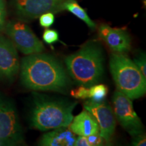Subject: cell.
I'll list each match as a JSON object with an SVG mask.
<instances>
[{
    "label": "cell",
    "instance_id": "7",
    "mask_svg": "<svg viewBox=\"0 0 146 146\" xmlns=\"http://www.w3.org/2000/svg\"><path fill=\"white\" fill-rule=\"evenodd\" d=\"M112 102L115 117L131 136L143 132V124L133 108L132 100L116 91L113 96Z\"/></svg>",
    "mask_w": 146,
    "mask_h": 146
},
{
    "label": "cell",
    "instance_id": "20",
    "mask_svg": "<svg viewBox=\"0 0 146 146\" xmlns=\"http://www.w3.org/2000/svg\"><path fill=\"white\" fill-rule=\"evenodd\" d=\"M87 139L89 146H99L103 145L104 139L102 137L100 133L87 136Z\"/></svg>",
    "mask_w": 146,
    "mask_h": 146
},
{
    "label": "cell",
    "instance_id": "8",
    "mask_svg": "<svg viewBox=\"0 0 146 146\" xmlns=\"http://www.w3.org/2000/svg\"><path fill=\"white\" fill-rule=\"evenodd\" d=\"M66 0H12L16 14L24 19L39 18L47 12L58 13L64 10Z\"/></svg>",
    "mask_w": 146,
    "mask_h": 146
},
{
    "label": "cell",
    "instance_id": "1",
    "mask_svg": "<svg viewBox=\"0 0 146 146\" xmlns=\"http://www.w3.org/2000/svg\"><path fill=\"white\" fill-rule=\"evenodd\" d=\"M20 70L22 84L32 90L62 93L70 85L63 65L56 58L42 52L23 58Z\"/></svg>",
    "mask_w": 146,
    "mask_h": 146
},
{
    "label": "cell",
    "instance_id": "13",
    "mask_svg": "<svg viewBox=\"0 0 146 146\" xmlns=\"http://www.w3.org/2000/svg\"><path fill=\"white\" fill-rule=\"evenodd\" d=\"M76 135L68 127L52 129L41 137L39 145L43 146H72L74 145Z\"/></svg>",
    "mask_w": 146,
    "mask_h": 146
},
{
    "label": "cell",
    "instance_id": "23",
    "mask_svg": "<svg viewBox=\"0 0 146 146\" xmlns=\"http://www.w3.org/2000/svg\"><path fill=\"white\" fill-rule=\"evenodd\" d=\"M75 146H89L88 142H87L86 136H78L76 137L75 142H74Z\"/></svg>",
    "mask_w": 146,
    "mask_h": 146
},
{
    "label": "cell",
    "instance_id": "2",
    "mask_svg": "<svg viewBox=\"0 0 146 146\" xmlns=\"http://www.w3.org/2000/svg\"><path fill=\"white\" fill-rule=\"evenodd\" d=\"M68 74L78 85H96L104 74L103 51L99 43L89 42L65 59Z\"/></svg>",
    "mask_w": 146,
    "mask_h": 146
},
{
    "label": "cell",
    "instance_id": "15",
    "mask_svg": "<svg viewBox=\"0 0 146 146\" xmlns=\"http://www.w3.org/2000/svg\"><path fill=\"white\" fill-rule=\"evenodd\" d=\"M89 98L91 101L94 102H102L106 98L108 87L103 84L94 85L89 87Z\"/></svg>",
    "mask_w": 146,
    "mask_h": 146
},
{
    "label": "cell",
    "instance_id": "18",
    "mask_svg": "<svg viewBox=\"0 0 146 146\" xmlns=\"http://www.w3.org/2000/svg\"><path fill=\"white\" fill-rule=\"evenodd\" d=\"M71 95L76 99L86 100L89 98V87L82 86L78 87V89H74L71 91Z\"/></svg>",
    "mask_w": 146,
    "mask_h": 146
},
{
    "label": "cell",
    "instance_id": "11",
    "mask_svg": "<svg viewBox=\"0 0 146 146\" xmlns=\"http://www.w3.org/2000/svg\"><path fill=\"white\" fill-rule=\"evenodd\" d=\"M98 35L114 53L125 54L131 50V39L123 29L112 28L103 24L98 29Z\"/></svg>",
    "mask_w": 146,
    "mask_h": 146
},
{
    "label": "cell",
    "instance_id": "21",
    "mask_svg": "<svg viewBox=\"0 0 146 146\" xmlns=\"http://www.w3.org/2000/svg\"><path fill=\"white\" fill-rule=\"evenodd\" d=\"M6 10L4 0H0V33L3 30L5 26Z\"/></svg>",
    "mask_w": 146,
    "mask_h": 146
},
{
    "label": "cell",
    "instance_id": "4",
    "mask_svg": "<svg viewBox=\"0 0 146 146\" xmlns=\"http://www.w3.org/2000/svg\"><path fill=\"white\" fill-rule=\"evenodd\" d=\"M110 69L118 91L131 100L141 98L146 91V78L134 62L123 54L110 56Z\"/></svg>",
    "mask_w": 146,
    "mask_h": 146
},
{
    "label": "cell",
    "instance_id": "14",
    "mask_svg": "<svg viewBox=\"0 0 146 146\" xmlns=\"http://www.w3.org/2000/svg\"><path fill=\"white\" fill-rule=\"evenodd\" d=\"M64 9L69 11L80 20L85 22L89 28L91 29H96V23L89 18L86 11L76 2V0H66L64 3Z\"/></svg>",
    "mask_w": 146,
    "mask_h": 146
},
{
    "label": "cell",
    "instance_id": "5",
    "mask_svg": "<svg viewBox=\"0 0 146 146\" xmlns=\"http://www.w3.org/2000/svg\"><path fill=\"white\" fill-rule=\"evenodd\" d=\"M23 141V130L15 106L11 100L0 97V145H15Z\"/></svg>",
    "mask_w": 146,
    "mask_h": 146
},
{
    "label": "cell",
    "instance_id": "9",
    "mask_svg": "<svg viewBox=\"0 0 146 146\" xmlns=\"http://www.w3.org/2000/svg\"><path fill=\"white\" fill-rule=\"evenodd\" d=\"M84 108L96 118L102 137L110 143L116 127V117L112 108L104 102H94L91 100L86 102Z\"/></svg>",
    "mask_w": 146,
    "mask_h": 146
},
{
    "label": "cell",
    "instance_id": "17",
    "mask_svg": "<svg viewBox=\"0 0 146 146\" xmlns=\"http://www.w3.org/2000/svg\"><path fill=\"white\" fill-rule=\"evenodd\" d=\"M133 62L141 72L143 77L146 78V58L145 53H141L138 56H137Z\"/></svg>",
    "mask_w": 146,
    "mask_h": 146
},
{
    "label": "cell",
    "instance_id": "12",
    "mask_svg": "<svg viewBox=\"0 0 146 146\" xmlns=\"http://www.w3.org/2000/svg\"><path fill=\"white\" fill-rule=\"evenodd\" d=\"M70 130L78 136H89L99 133V125L96 118L87 110L73 118L68 126Z\"/></svg>",
    "mask_w": 146,
    "mask_h": 146
},
{
    "label": "cell",
    "instance_id": "22",
    "mask_svg": "<svg viewBox=\"0 0 146 146\" xmlns=\"http://www.w3.org/2000/svg\"><path fill=\"white\" fill-rule=\"evenodd\" d=\"M132 144L135 146H145L146 145V137L145 134L142 132L132 137Z\"/></svg>",
    "mask_w": 146,
    "mask_h": 146
},
{
    "label": "cell",
    "instance_id": "6",
    "mask_svg": "<svg viewBox=\"0 0 146 146\" xmlns=\"http://www.w3.org/2000/svg\"><path fill=\"white\" fill-rule=\"evenodd\" d=\"M5 32L17 50L26 56L41 53L44 50L43 43L23 22H9L5 27Z\"/></svg>",
    "mask_w": 146,
    "mask_h": 146
},
{
    "label": "cell",
    "instance_id": "10",
    "mask_svg": "<svg viewBox=\"0 0 146 146\" xmlns=\"http://www.w3.org/2000/svg\"><path fill=\"white\" fill-rule=\"evenodd\" d=\"M18 50L8 37L0 35V78L12 81L20 70Z\"/></svg>",
    "mask_w": 146,
    "mask_h": 146
},
{
    "label": "cell",
    "instance_id": "3",
    "mask_svg": "<svg viewBox=\"0 0 146 146\" xmlns=\"http://www.w3.org/2000/svg\"><path fill=\"white\" fill-rule=\"evenodd\" d=\"M31 115L32 127L46 131L68 127L73 119V110L77 102L54 100L36 94Z\"/></svg>",
    "mask_w": 146,
    "mask_h": 146
},
{
    "label": "cell",
    "instance_id": "19",
    "mask_svg": "<svg viewBox=\"0 0 146 146\" xmlns=\"http://www.w3.org/2000/svg\"><path fill=\"white\" fill-rule=\"evenodd\" d=\"M39 23L41 27L44 28H48L52 26L55 21L54 13L47 12L39 16Z\"/></svg>",
    "mask_w": 146,
    "mask_h": 146
},
{
    "label": "cell",
    "instance_id": "16",
    "mask_svg": "<svg viewBox=\"0 0 146 146\" xmlns=\"http://www.w3.org/2000/svg\"><path fill=\"white\" fill-rule=\"evenodd\" d=\"M43 39L47 44H53L59 41V34L56 30L47 29L43 32Z\"/></svg>",
    "mask_w": 146,
    "mask_h": 146
}]
</instances>
